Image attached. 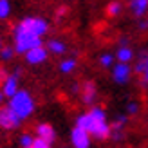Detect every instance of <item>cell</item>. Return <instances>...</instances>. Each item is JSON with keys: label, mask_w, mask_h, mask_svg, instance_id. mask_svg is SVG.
I'll list each match as a JSON object with an SVG mask.
<instances>
[{"label": "cell", "mask_w": 148, "mask_h": 148, "mask_svg": "<svg viewBox=\"0 0 148 148\" xmlns=\"http://www.w3.org/2000/svg\"><path fill=\"white\" fill-rule=\"evenodd\" d=\"M76 128H81L83 132L92 134L99 139H105V137L110 136V127L107 125L105 112H103L99 107H94L90 112L79 116L78 121H76Z\"/></svg>", "instance_id": "1"}, {"label": "cell", "mask_w": 148, "mask_h": 148, "mask_svg": "<svg viewBox=\"0 0 148 148\" xmlns=\"http://www.w3.org/2000/svg\"><path fill=\"white\" fill-rule=\"evenodd\" d=\"M36 47H42V38L34 36L22 24H18L14 27V51L16 53H29L31 49Z\"/></svg>", "instance_id": "2"}, {"label": "cell", "mask_w": 148, "mask_h": 148, "mask_svg": "<svg viewBox=\"0 0 148 148\" xmlns=\"http://www.w3.org/2000/svg\"><path fill=\"white\" fill-rule=\"evenodd\" d=\"M9 108L18 116V119L22 121V119H25V117H29V116L33 114V110H34V101H33L31 94H29L27 90H18V92L11 98Z\"/></svg>", "instance_id": "3"}, {"label": "cell", "mask_w": 148, "mask_h": 148, "mask_svg": "<svg viewBox=\"0 0 148 148\" xmlns=\"http://www.w3.org/2000/svg\"><path fill=\"white\" fill-rule=\"evenodd\" d=\"M22 25H24L29 33H33L34 36H40L42 34H45L47 33V29H49V25H47V22L43 20V18H38V16H29V18H24L20 22Z\"/></svg>", "instance_id": "4"}, {"label": "cell", "mask_w": 148, "mask_h": 148, "mask_svg": "<svg viewBox=\"0 0 148 148\" xmlns=\"http://www.w3.org/2000/svg\"><path fill=\"white\" fill-rule=\"evenodd\" d=\"M18 125H20L18 116L14 114L9 107L0 108V127L5 128V130H13V128H16Z\"/></svg>", "instance_id": "5"}, {"label": "cell", "mask_w": 148, "mask_h": 148, "mask_svg": "<svg viewBox=\"0 0 148 148\" xmlns=\"http://www.w3.org/2000/svg\"><path fill=\"white\" fill-rule=\"evenodd\" d=\"M71 139H72L74 148H88V145H90L88 134H87V132H83L81 128H74L72 134H71Z\"/></svg>", "instance_id": "6"}, {"label": "cell", "mask_w": 148, "mask_h": 148, "mask_svg": "<svg viewBox=\"0 0 148 148\" xmlns=\"http://www.w3.org/2000/svg\"><path fill=\"white\" fill-rule=\"evenodd\" d=\"M45 58H47V51L43 47H36V49H31L29 53H25V60L31 65H38L42 62H45Z\"/></svg>", "instance_id": "7"}, {"label": "cell", "mask_w": 148, "mask_h": 148, "mask_svg": "<svg viewBox=\"0 0 148 148\" xmlns=\"http://www.w3.org/2000/svg\"><path fill=\"white\" fill-rule=\"evenodd\" d=\"M36 134H38V139H42V141H45V143H49V145L53 143L54 137H56L54 128L51 127V125H47V123L38 125V127H36Z\"/></svg>", "instance_id": "8"}, {"label": "cell", "mask_w": 148, "mask_h": 148, "mask_svg": "<svg viewBox=\"0 0 148 148\" xmlns=\"http://www.w3.org/2000/svg\"><path fill=\"white\" fill-rule=\"evenodd\" d=\"M16 92H18V78H16V74H13V76H7V79L2 83V94L13 98Z\"/></svg>", "instance_id": "9"}, {"label": "cell", "mask_w": 148, "mask_h": 148, "mask_svg": "<svg viewBox=\"0 0 148 148\" xmlns=\"http://www.w3.org/2000/svg\"><path fill=\"white\" fill-rule=\"evenodd\" d=\"M130 76V67L127 63H117L116 69H114V79L117 83H125Z\"/></svg>", "instance_id": "10"}, {"label": "cell", "mask_w": 148, "mask_h": 148, "mask_svg": "<svg viewBox=\"0 0 148 148\" xmlns=\"http://www.w3.org/2000/svg\"><path fill=\"white\" fill-rule=\"evenodd\" d=\"M94 98H96V85L92 83V81H87V83L83 85V103L90 105V103L94 101Z\"/></svg>", "instance_id": "11"}, {"label": "cell", "mask_w": 148, "mask_h": 148, "mask_svg": "<svg viewBox=\"0 0 148 148\" xmlns=\"http://www.w3.org/2000/svg\"><path fill=\"white\" fill-rule=\"evenodd\" d=\"M146 9H148V2H146V0H134V2H132V11H134L136 16H141Z\"/></svg>", "instance_id": "12"}, {"label": "cell", "mask_w": 148, "mask_h": 148, "mask_svg": "<svg viewBox=\"0 0 148 148\" xmlns=\"http://www.w3.org/2000/svg\"><path fill=\"white\" fill-rule=\"evenodd\" d=\"M117 60H119L121 63H127L132 60V51L128 47H121L119 51H117Z\"/></svg>", "instance_id": "13"}, {"label": "cell", "mask_w": 148, "mask_h": 148, "mask_svg": "<svg viewBox=\"0 0 148 148\" xmlns=\"http://www.w3.org/2000/svg\"><path fill=\"white\" fill-rule=\"evenodd\" d=\"M49 49L53 51V53H56V54H62V53H65V43L63 42H58V40H51L49 42Z\"/></svg>", "instance_id": "14"}, {"label": "cell", "mask_w": 148, "mask_h": 148, "mask_svg": "<svg viewBox=\"0 0 148 148\" xmlns=\"http://www.w3.org/2000/svg\"><path fill=\"white\" fill-rule=\"evenodd\" d=\"M119 13H121V4L112 2V4L107 5V14H108V16H117Z\"/></svg>", "instance_id": "15"}, {"label": "cell", "mask_w": 148, "mask_h": 148, "mask_svg": "<svg viewBox=\"0 0 148 148\" xmlns=\"http://www.w3.org/2000/svg\"><path fill=\"white\" fill-rule=\"evenodd\" d=\"M9 11H11V5L7 0H0V18H7L9 16Z\"/></svg>", "instance_id": "16"}, {"label": "cell", "mask_w": 148, "mask_h": 148, "mask_svg": "<svg viewBox=\"0 0 148 148\" xmlns=\"http://www.w3.org/2000/svg\"><path fill=\"white\" fill-rule=\"evenodd\" d=\"M33 143H34V139H33V136H29V134H24V136L20 137V145L24 146V148H31Z\"/></svg>", "instance_id": "17"}, {"label": "cell", "mask_w": 148, "mask_h": 148, "mask_svg": "<svg viewBox=\"0 0 148 148\" xmlns=\"http://www.w3.org/2000/svg\"><path fill=\"white\" fill-rule=\"evenodd\" d=\"M74 67H76V62H74V60H65V62H62V65H60L62 72H71Z\"/></svg>", "instance_id": "18"}, {"label": "cell", "mask_w": 148, "mask_h": 148, "mask_svg": "<svg viewBox=\"0 0 148 148\" xmlns=\"http://www.w3.org/2000/svg\"><path fill=\"white\" fill-rule=\"evenodd\" d=\"M31 148H51V145L45 143V141H42V139H34V143H33Z\"/></svg>", "instance_id": "19"}, {"label": "cell", "mask_w": 148, "mask_h": 148, "mask_svg": "<svg viewBox=\"0 0 148 148\" xmlns=\"http://www.w3.org/2000/svg\"><path fill=\"white\" fill-rule=\"evenodd\" d=\"M146 69H148V60H141V62L137 63V67H136L137 72H143V74L146 72Z\"/></svg>", "instance_id": "20"}, {"label": "cell", "mask_w": 148, "mask_h": 148, "mask_svg": "<svg viewBox=\"0 0 148 148\" xmlns=\"http://www.w3.org/2000/svg\"><path fill=\"white\" fill-rule=\"evenodd\" d=\"M2 58H4V60H11V58H13V47L2 49Z\"/></svg>", "instance_id": "21"}, {"label": "cell", "mask_w": 148, "mask_h": 148, "mask_svg": "<svg viewBox=\"0 0 148 148\" xmlns=\"http://www.w3.org/2000/svg\"><path fill=\"white\" fill-rule=\"evenodd\" d=\"M112 60H114V58L110 56V54H105V56H101V65H103V67H108V65L112 63Z\"/></svg>", "instance_id": "22"}, {"label": "cell", "mask_w": 148, "mask_h": 148, "mask_svg": "<svg viewBox=\"0 0 148 148\" xmlns=\"http://www.w3.org/2000/svg\"><path fill=\"white\" fill-rule=\"evenodd\" d=\"M5 79H7V72H5L4 67H0V83H4Z\"/></svg>", "instance_id": "23"}, {"label": "cell", "mask_w": 148, "mask_h": 148, "mask_svg": "<svg viewBox=\"0 0 148 148\" xmlns=\"http://www.w3.org/2000/svg\"><path fill=\"white\" fill-rule=\"evenodd\" d=\"M128 112H130V114L137 112V105H136V103H130V105H128Z\"/></svg>", "instance_id": "24"}, {"label": "cell", "mask_w": 148, "mask_h": 148, "mask_svg": "<svg viewBox=\"0 0 148 148\" xmlns=\"http://www.w3.org/2000/svg\"><path fill=\"white\" fill-rule=\"evenodd\" d=\"M65 13H67V9H65V7H60V9H58V16H62V14H65Z\"/></svg>", "instance_id": "25"}, {"label": "cell", "mask_w": 148, "mask_h": 148, "mask_svg": "<svg viewBox=\"0 0 148 148\" xmlns=\"http://www.w3.org/2000/svg\"><path fill=\"white\" fill-rule=\"evenodd\" d=\"M139 27H141V29H148V22H141V24H139Z\"/></svg>", "instance_id": "26"}, {"label": "cell", "mask_w": 148, "mask_h": 148, "mask_svg": "<svg viewBox=\"0 0 148 148\" xmlns=\"http://www.w3.org/2000/svg\"><path fill=\"white\" fill-rule=\"evenodd\" d=\"M2 99H4V94H2V90H0V103H2Z\"/></svg>", "instance_id": "27"}, {"label": "cell", "mask_w": 148, "mask_h": 148, "mask_svg": "<svg viewBox=\"0 0 148 148\" xmlns=\"http://www.w3.org/2000/svg\"><path fill=\"white\" fill-rule=\"evenodd\" d=\"M145 79L148 81V69H146V72H145Z\"/></svg>", "instance_id": "28"}, {"label": "cell", "mask_w": 148, "mask_h": 148, "mask_svg": "<svg viewBox=\"0 0 148 148\" xmlns=\"http://www.w3.org/2000/svg\"><path fill=\"white\" fill-rule=\"evenodd\" d=\"M0 47H2V42H0Z\"/></svg>", "instance_id": "29"}]
</instances>
